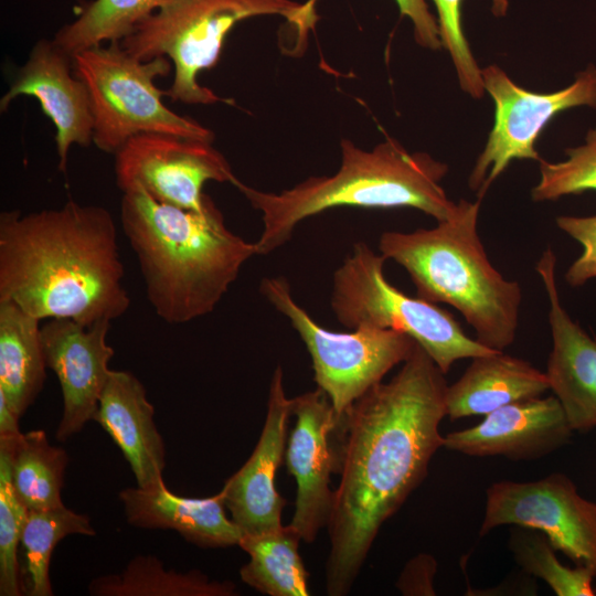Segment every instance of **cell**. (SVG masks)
Returning <instances> with one entry per match:
<instances>
[{
  "instance_id": "11",
  "label": "cell",
  "mask_w": 596,
  "mask_h": 596,
  "mask_svg": "<svg viewBox=\"0 0 596 596\" xmlns=\"http://www.w3.org/2000/svg\"><path fill=\"white\" fill-rule=\"evenodd\" d=\"M507 524L540 531L555 550L596 574V503L583 498L566 475L492 483L479 533Z\"/></svg>"
},
{
  "instance_id": "12",
  "label": "cell",
  "mask_w": 596,
  "mask_h": 596,
  "mask_svg": "<svg viewBox=\"0 0 596 596\" xmlns=\"http://www.w3.org/2000/svg\"><path fill=\"white\" fill-rule=\"evenodd\" d=\"M115 173L124 192L142 190L155 200L203 211L212 200L203 192L209 181L232 183L236 178L212 142L168 134H142L115 153Z\"/></svg>"
},
{
  "instance_id": "16",
  "label": "cell",
  "mask_w": 596,
  "mask_h": 596,
  "mask_svg": "<svg viewBox=\"0 0 596 596\" xmlns=\"http://www.w3.org/2000/svg\"><path fill=\"white\" fill-rule=\"evenodd\" d=\"M291 398L285 394L283 370L272 376L267 413L259 439L245 464L224 483L221 492L232 521L242 535L259 534L283 526L285 499L275 488L291 416Z\"/></svg>"
},
{
  "instance_id": "22",
  "label": "cell",
  "mask_w": 596,
  "mask_h": 596,
  "mask_svg": "<svg viewBox=\"0 0 596 596\" xmlns=\"http://www.w3.org/2000/svg\"><path fill=\"white\" fill-rule=\"evenodd\" d=\"M40 320L12 301H0V394L21 417L45 380Z\"/></svg>"
},
{
  "instance_id": "3",
  "label": "cell",
  "mask_w": 596,
  "mask_h": 596,
  "mask_svg": "<svg viewBox=\"0 0 596 596\" xmlns=\"http://www.w3.org/2000/svg\"><path fill=\"white\" fill-rule=\"evenodd\" d=\"M120 222L141 270L147 298L168 323L210 313L257 255L230 231L210 201L203 211L161 203L142 190L123 193Z\"/></svg>"
},
{
  "instance_id": "8",
  "label": "cell",
  "mask_w": 596,
  "mask_h": 596,
  "mask_svg": "<svg viewBox=\"0 0 596 596\" xmlns=\"http://www.w3.org/2000/svg\"><path fill=\"white\" fill-rule=\"evenodd\" d=\"M386 258L363 242L355 243L332 277L331 309L344 327H376L409 336L446 374L461 359L491 350L467 336L437 304L411 297L384 276Z\"/></svg>"
},
{
  "instance_id": "31",
  "label": "cell",
  "mask_w": 596,
  "mask_h": 596,
  "mask_svg": "<svg viewBox=\"0 0 596 596\" xmlns=\"http://www.w3.org/2000/svg\"><path fill=\"white\" fill-rule=\"evenodd\" d=\"M438 13L439 35L453 60L460 87L473 98L483 93L481 68L478 66L461 25L462 0H433ZM492 12L504 15L508 0H491Z\"/></svg>"
},
{
  "instance_id": "35",
  "label": "cell",
  "mask_w": 596,
  "mask_h": 596,
  "mask_svg": "<svg viewBox=\"0 0 596 596\" xmlns=\"http://www.w3.org/2000/svg\"><path fill=\"white\" fill-rule=\"evenodd\" d=\"M19 418L0 394V438H15L22 434L19 429Z\"/></svg>"
},
{
  "instance_id": "27",
  "label": "cell",
  "mask_w": 596,
  "mask_h": 596,
  "mask_svg": "<svg viewBox=\"0 0 596 596\" xmlns=\"http://www.w3.org/2000/svg\"><path fill=\"white\" fill-rule=\"evenodd\" d=\"M166 0H91L64 24L53 40L70 55L92 46L121 41Z\"/></svg>"
},
{
  "instance_id": "13",
  "label": "cell",
  "mask_w": 596,
  "mask_h": 596,
  "mask_svg": "<svg viewBox=\"0 0 596 596\" xmlns=\"http://www.w3.org/2000/svg\"><path fill=\"white\" fill-rule=\"evenodd\" d=\"M291 414L296 423L285 456L297 490L289 525L302 541L311 543L328 525L332 510L330 473L338 471L339 459L331 440L340 422L328 395L319 387L291 398Z\"/></svg>"
},
{
  "instance_id": "15",
  "label": "cell",
  "mask_w": 596,
  "mask_h": 596,
  "mask_svg": "<svg viewBox=\"0 0 596 596\" xmlns=\"http://www.w3.org/2000/svg\"><path fill=\"white\" fill-rule=\"evenodd\" d=\"M73 56L55 41L41 39L18 68L8 91L0 98L4 113L20 96L38 100L44 115L55 127L57 168L67 171L73 145L88 147L93 142L94 118L85 84L74 74Z\"/></svg>"
},
{
  "instance_id": "23",
  "label": "cell",
  "mask_w": 596,
  "mask_h": 596,
  "mask_svg": "<svg viewBox=\"0 0 596 596\" xmlns=\"http://www.w3.org/2000/svg\"><path fill=\"white\" fill-rule=\"evenodd\" d=\"M0 449L8 455L13 490L28 511L65 505L61 490L68 455L64 448L52 445L43 429L0 438Z\"/></svg>"
},
{
  "instance_id": "28",
  "label": "cell",
  "mask_w": 596,
  "mask_h": 596,
  "mask_svg": "<svg viewBox=\"0 0 596 596\" xmlns=\"http://www.w3.org/2000/svg\"><path fill=\"white\" fill-rule=\"evenodd\" d=\"M509 549L515 562L529 575L545 582L557 596H594L595 572L585 565L568 567L540 531L518 526L510 533Z\"/></svg>"
},
{
  "instance_id": "24",
  "label": "cell",
  "mask_w": 596,
  "mask_h": 596,
  "mask_svg": "<svg viewBox=\"0 0 596 596\" xmlns=\"http://www.w3.org/2000/svg\"><path fill=\"white\" fill-rule=\"evenodd\" d=\"M300 535L288 525L242 535L238 546L249 555L241 579L269 596H308V576L299 554Z\"/></svg>"
},
{
  "instance_id": "6",
  "label": "cell",
  "mask_w": 596,
  "mask_h": 596,
  "mask_svg": "<svg viewBox=\"0 0 596 596\" xmlns=\"http://www.w3.org/2000/svg\"><path fill=\"white\" fill-rule=\"evenodd\" d=\"M280 15L301 38L313 29L304 3L294 0H166L120 41L139 60L167 57L173 78L167 96L190 105L228 103L201 85L199 75L216 65L226 36L240 22Z\"/></svg>"
},
{
  "instance_id": "7",
  "label": "cell",
  "mask_w": 596,
  "mask_h": 596,
  "mask_svg": "<svg viewBox=\"0 0 596 596\" xmlns=\"http://www.w3.org/2000/svg\"><path fill=\"white\" fill-rule=\"evenodd\" d=\"M73 65L89 94L93 143L99 150L115 155L129 139L142 134L213 142L212 130L163 103L167 91L160 89L156 79L173 70L169 58L139 60L120 41H113L76 53Z\"/></svg>"
},
{
  "instance_id": "5",
  "label": "cell",
  "mask_w": 596,
  "mask_h": 596,
  "mask_svg": "<svg viewBox=\"0 0 596 596\" xmlns=\"http://www.w3.org/2000/svg\"><path fill=\"white\" fill-rule=\"evenodd\" d=\"M480 203L461 199L432 228L384 232L379 249L405 268L417 297L456 308L481 344L503 351L515 339L522 289L488 258L478 234Z\"/></svg>"
},
{
  "instance_id": "10",
  "label": "cell",
  "mask_w": 596,
  "mask_h": 596,
  "mask_svg": "<svg viewBox=\"0 0 596 596\" xmlns=\"http://www.w3.org/2000/svg\"><path fill=\"white\" fill-rule=\"evenodd\" d=\"M481 76L494 103V123L468 179L480 200L512 160H542L535 141L557 114L576 106L596 109V67L587 66L570 86L546 94L520 87L497 65L482 68Z\"/></svg>"
},
{
  "instance_id": "20",
  "label": "cell",
  "mask_w": 596,
  "mask_h": 596,
  "mask_svg": "<svg viewBox=\"0 0 596 596\" xmlns=\"http://www.w3.org/2000/svg\"><path fill=\"white\" fill-rule=\"evenodd\" d=\"M132 526L172 530L203 549L238 545L242 532L225 514L221 490L207 498H185L172 493L166 483L150 489L126 488L118 494Z\"/></svg>"
},
{
  "instance_id": "4",
  "label": "cell",
  "mask_w": 596,
  "mask_h": 596,
  "mask_svg": "<svg viewBox=\"0 0 596 596\" xmlns=\"http://www.w3.org/2000/svg\"><path fill=\"white\" fill-rule=\"evenodd\" d=\"M341 162L331 175L310 177L280 192L252 188L235 178L231 184L262 214L257 255H267L288 242L297 225L337 206L366 209L414 207L438 221L456 203L440 182L448 166L425 152H408L386 138L371 150L349 139L340 142Z\"/></svg>"
},
{
  "instance_id": "29",
  "label": "cell",
  "mask_w": 596,
  "mask_h": 596,
  "mask_svg": "<svg viewBox=\"0 0 596 596\" xmlns=\"http://www.w3.org/2000/svg\"><path fill=\"white\" fill-rule=\"evenodd\" d=\"M566 155L562 162L540 161L541 178L531 191L534 201L596 191V127L588 131L584 145L566 149Z\"/></svg>"
},
{
  "instance_id": "17",
  "label": "cell",
  "mask_w": 596,
  "mask_h": 596,
  "mask_svg": "<svg viewBox=\"0 0 596 596\" xmlns=\"http://www.w3.org/2000/svg\"><path fill=\"white\" fill-rule=\"evenodd\" d=\"M573 433L557 397L539 396L504 405L478 425L445 435L443 447L471 457L528 461L565 446Z\"/></svg>"
},
{
  "instance_id": "19",
  "label": "cell",
  "mask_w": 596,
  "mask_h": 596,
  "mask_svg": "<svg viewBox=\"0 0 596 596\" xmlns=\"http://www.w3.org/2000/svg\"><path fill=\"white\" fill-rule=\"evenodd\" d=\"M153 416L142 383L128 371L111 370L93 421L121 450L143 489L164 483L166 447Z\"/></svg>"
},
{
  "instance_id": "26",
  "label": "cell",
  "mask_w": 596,
  "mask_h": 596,
  "mask_svg": "<svg viewBox=\"0 0 596 596\" xmlns=\"http://www.w3.org/2000/svg\"><path fill=\"white\" fill-rule=\"evenodd\" d=\"M88 515L67 507L28 511L19 545L22 595L52 596L50 563L54 547L71 534L95 535Z\"/></svg>"
},
{
  "instance_id": "18",
  "label": "cell",
  "mask_w": 596,
  "mask_h": 596,
  "mask_svg": "<svg viewBox=\"0 0 596 596\" xmlns=\"http://www.w3.org/2000/svg\"><path fill=\"white\" fill-rule=\"evenodd\" d=\"M555 269L556 255L549 247L536 263L550 305L552 350L545 373L573 430L586 433L596 427V339L563 308Z\"/></svg>"
},
{
  "instance_id": "2",
  "label": "cell",
  "mask_w": 596,
  "mask_h": 596,
  "mask_svg": "<svg viewBox=\"0 0 596 596\" xmlns=\"http://www.w3.org/2000/svg\"><path fill=\"white\" fill-rule=\"evenodd\" d=\"M111 213L73 200L58 209L0 214V301L31 316L84 326L121 317L130 306L123 284Z\"/></svg>"
},
{
  "instance_id": "1",
  "label": "cell",
  "mask_w": 596,
  "mask_h": 596,
  "mask_svg": "<svg viewBox=\"0 0 596 596\" xmlns=\"http://www.w3.org/2000/svg\"><path fill=\"white\" fill-rule=\"evenodd\" d=\"M444 375L416 343L396 375L372 386L341 418V478L327 525L328 595L350 592L381 526L422 483L443 447Z\"/></svg>"
},
{
  "instance_id": "32",
  "label": "cell",
  "mask_w": 596,
  "mask_h": 596,
  "mask_svg": "<svg viewBox=\"0 0 596 596\" xmlns=\"http://www.w3.org/2000/svg\"><path fill=\"white\" fill-rule=\"evenodd\" d=\"M556 225L568 236L577 241L582 254L571 264L565 280L572 287H579L592 278H596V215L557 216Z\"/></svg>"
},
{
  "instance_id": "30",
  "label": "cell",
  "mask_w": 596,
  "mask_h": 596,
  "mask_svg": "<svg viewBox=\"0 0 596 596\" xmlns=\"http://www.w3.org/2000/svg\"><path fill=\"white\" fill-rule=\"evenodd\" d=\"M28 509L11 482L8 455L0 449V595H22L19 577V545Z\"/></svg>"
},
{
  "instance_id": "33",
  "label": "cell",
  "mask_w": 596,
  "mask_h": 596,
  "mask_svg": "<svg viewBox=\"0 0 596 596\" xmlns=\"http://www.w3.org/2000/svg\"><path fill=\"white\" fill-rule=\"evenodd\" d=\"M401 14L407 17L414 28L416 42L425 49L439 50L443 43L439 35L438 22L429 12L425 0H395ZM317 0L304 2V12L309 22L315 26L317 22L316 13Z\"/></svg>"
},
{
  "instance_id": "34",
  "label": "cell",
  "mask_w": 596,
  "mask_h": 596,
  "mask_svg": "<svg viewBox=\"0 0 596 596\" xmlns=\"http://www.w3.org/2000/svg\"><path fill=\"white\" fill-rule=\"evenodd\" d=\"M436 560L428 554H419L404 566L396 587L403 595H435L434 577Z\"/></svg>"
},
{
  "instance_id": "21",
  "label": "cell",
  "mask_w": 596,
  "mask_h": 596,
  "mask_svg": "<svg viewBox=\"0 0 596 596\" xmlns=\"http://www.w3.org/2000/svg\"><path fill=\"white\" fill-rule=\"evenodd\" d=\"M550 390L545 372L503 351L475 356L446 392V416L451 421L486 416L504 405L542 396Z\"/></svg>"
},
{
  "instance_id": "9",
  "label": "cell",
  "mask_w": 596,
  "mask_h": 596,
  "mask_svg": "<svg viewBox=\"0 0 596 596\" xmlns=\"http://www.w3.org/2000/svg\"><path fill=\"white\" fill-rule=\"evenodd\" d=\"M259 290L304 341L311 356L313 379L328 395L340 423L349 407L415 348L409 336L392 329L366 326L334 332L321 327L294 299L284 277L263 278Z\"/></svg>"
},
{
  "instance_id": "14",
  "label": "cell",
  "mask_w": 596,
  "mask_h": 596,
  "mask_svg": "<svg viewBox=\"0 0 596 596\" xmlns=\"http://www.w3.org/2000/svg\"><path fill=\"white\" fill-rule=\"evenodd\" d=\"M109 321L84 326L71 319H50L41 326L45 364L61 385L63 413L55 438L65 441L93 421L111 370L114 349L106 337Z\"/></svg>"
},
{
  "instance_id": "25",
  "label": "cell",
  "mask_w": 596,
  "mask_h": 596,
  "mask_svg": "<svg viewBox=\"0 0 596 596\" xmlns=\"http://www.w3.org/2000/svg\"><path fill=\"white\" fill-rule=\"evenodd\" d=\"M93 596H233L232 582L211 579L193 570H167L155 555L139 554L119 573L95 577L88 585Z\"/></svg>"
}]
</instances>
